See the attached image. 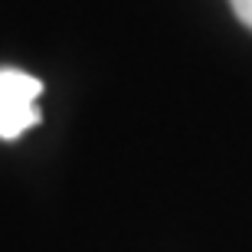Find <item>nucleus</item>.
I'll list each match as a JSON object with an SVG mask.
<instances>
[{
	"mask_svg": "<svg viewBox=\"0 0 252 252\" xmlns=\"http://www.w3.org/2000/svg\"><path fill=\"white\" fill-rule=\"evenodd\" d=\"M229 7H233L236 20H239L243 27L252 30V0H229Z\"/></svg>",
	"mask_w": 252,
	"mask_h": 252,
	"instance_id": "f03ea898",
	"label": "nucleus"
},
{
	"mask_svg": "<svg viewBox=\"0 0 252 252\" xmlns=\"http://www.w3.org/2000/svg\"><path fill=\"white\" fill-rule=\"evenodd\" d=\"M43 82L23 69H0V138L13 141L39 122L36 98Z\"/></svg>",
	"mask_w": 252,
	"mask_h": 252,
	"instance_id": "f257e3e1",
	"label": "nucleus"
}]
</instances>
